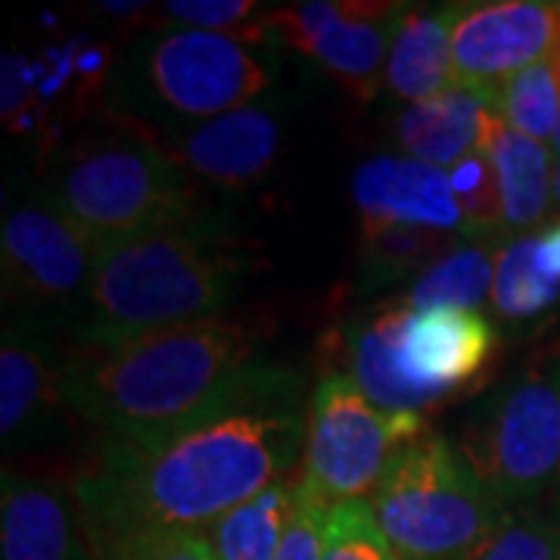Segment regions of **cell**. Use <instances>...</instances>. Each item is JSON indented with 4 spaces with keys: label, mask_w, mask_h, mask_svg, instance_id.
Listing matches in <instances>:
<instances>
[{
    "label": "cell",
    "mask_w": 560,
    "mask_h": 560,
    "mask_svg": "<svg viewBox=\"0 0 560 560\" xmlns=\"http://www.w3.org/2000/svg\"><path fill=\"white\" fill-rule=\"evenodd\" d=\"M302 445V383L271 364L212 418L156 442L103 440L72 480L97 560L156 529H206L287 480Z\"/></svg>",
    "instance_id": "6da1fadb"
},
{
    "label": "cell",
    "mask_w": 560,
    "mask_h": 560,
    "mask_svg": "<svg viewBox=\"0 0 560 560\" xmlns=\"http://www.w3.org/2000/svg\"><path fill=\"white\" fill-rule=\"evenodd\" d=\"M275 320L261 312L156 330L113 349L66 355L62 399L103 440L156 442L212 418L275 361L261 349Z\"/></svg>",
    "instance_id": "7a4b0ae2"
},
{
    "label": "cell",
    "mask_w": 560,
    "mask_h": 560,
    "mask_svg": "<svg viewBox=\"0 0 560 560\" xmlns=\"http://www.w3.org/2000/svg\"><path fill=\"white\" fill-rule=\"evenodd\" d=\"M253 271L241 237L215 215L103 246L72 315L79 349H113L156 330L228 315Z\"/></svg>",
    "instance_id": "3957f363"
},
{
    "label": "cell",
    "mask_w": 560,
    "mask_h": 560,
    "mask_svg": "<svg viewBox=\"0 0 560 560\" xmlns=\"http://www.w3.org/2000/svg\"><path fill=\"white\" fill-rule=\"evenodd\" d=\"M44 194L101 249L200 215L194 178L143 125L69 143L50 162Z\"/></svg>",
    "instance_id": "277c9868"
},
{
    "label": "cell",
    "mask_w": 560,
    "mask_h": 560,
    "mask_svg": "<svg viewBox=\"0 0 560 560\" xmlns=\"http://www.w3.org/2000/svg\"><path fill=\"white\" fill-rule=\"evenodd\" d=\"M275 79L278 62L265 44L237 32L165 28L128 47L113 75V94L140 125L175 131L261 101Z\"/></svg>",
    "instance_id": "5b68a950"
},
{
    "label": "cell",
    "mask_w": 560,
    "mask_h": 560,
    "mask_svg": "<svg viewBox=\"0 0 560 560\" xmlns=\"http://www.w3.org/2000/svg\"><path fill=\"white\" fill-rule=\"evenodd\" d=\"M371 508L401 560H460L508 514L458 448L430 430L393 455Z\"/></svg>",
    "instance_id": "8992f818"
},
{
    "label": "cell",
    "mask_w": 560,
    "mask_h": 560,
    "mask_svg": "<svg viewBox=\"0 0 560 560\" xmlns=\"http://www.w3.org/2000/svg\"><path fill=\"white\" fill-rule=\"evenodd\" d=\"M460 458L514 511L560 477V361H536L492 386L460 427Z\"/></svg>",
    "instance_id": "52a82bcc"
},
{
    "label": "cell",
    "mask_w": 560,
    "mask_h": 560,
    "mask_svg": "<svg viewBox=\"0 0 560 560\" xmlns=\"http://www.w3.org/2000/svg\"><path fill=\"white\" fill-rule=\"evenodd\" d=\"M423 433V415L383 411L349 374H327L308 401L302 482L324 504L371 499L393 455Z\"/></svg>",
    "instance_id": "ba28073f"
},
{
    "label": "cell",
    "mask_w": 560,
    "mask_h": 560,
    "mask_svg": "<svg viewBox=\"0 0 560 560\" xmlns=\"http://www.w3.org/2000/svg\"><path fill=\"white\" fill-rule=\"evenodd\" d=\"M101 246L84 237L44 190L3 215L0 271L13 312L44 320V312L75 315L94 278Z\"/></svg>",
    "instance_id": "9c48e42d"
},
{
    "label": "cell",
    "mask_w": 560,
    "mask_h": 560,
    "mask_svg": "<svg viewBox=\"0 0 560 560\" xmlns=\"http://www.w3.org/2000/svg\"><path fill=\"white\" fill-rule=\"evenodd\" d=\"M405 10V3L305 0L259 16V35L265 44L293 47L355 91L371 94L386 72L389 44Z\"/></svg>",
    "instance_id": "30bf717a"
},
{
    "label": "cell",
    "mask_w": 560,
    "mask_h": 560,
    "mask_svg": "<svg viewBox=\"0 0 560 560\" xmlns=\"http://www.w3.org/2000/svg\"><path fill=\"white\" fill-rule=\"evenodd\" d=\"M558 50V0L452 3V84L499 91Z\"/></svg>",
    "instance_id": "8fae6325"
},
{
    "label": "cell",
    "mask_w": 560,
    "mask_h": 560,
    "mask_svg": "<svg viewBox=\"0 0 560 560\" xmlns=\"http://www.w3.org/2000/svg\"><path fill=\"white\" fill-rule=\"evenodd\" d=\"M143 128L190 178L237 190L271 172L283 140V106L278 101H256L219 119L175 131H156L150 125Z\"/></svg>",
    "instance_id": "7c38bea8"
},
{
    "label": "cell",
    "mask_w": 560,
    "mask_h": 560,
    "mask_svg": "<svg viewBox=\"0 0 560 560\" xmlns=\"http://www.w3.org/2000/svg\"><path fill=\"white\" fill-rule=\"evenodd\" d=\"M0 560H97L72 482L3 467Z\"/></svg>",
    "instance_id": "4fadbf2b"
},
{
    "label": "cell",
    "mask_w": 560,
    "mask_h": 560,
    "mask_svg": "<svg viewBox=\"0 0 560 560\" xmlns=\"http://www.w3.org/2000/svg\"><path fill=\"white\" fill-rule=\"evenodd\" d=\"M495 349V324L480 308H430L408 318L399 364L415 386L448 401L464 386L480 383Z\"/></svg>",
    "instance_id": "5bb4252c"
},
{
    "label": "cell",
    "mask_w": 560,
    "mask_h": 560,
    "mask_svg": "<svg viewBox=\"0 0 560 560\" xmlns=\"http://www.w3.org/2000/svg\"><path fill=\"white\" fill-rule=\"evenodd\" d=\"M62 371L66 355L47 337L44 320L7 312L0 346V436L7 448L38 440L44 423L66 408Z\"/></svg>",
    "instance_id": "9a60e30c"
},
{
    "label": "cell",
    "mask_w": 560,
    "mask_h": 560,
    "mask_svg": "<svg viewBox=\"0 0 560 560\" xmlns=\"http://www.w3.org/2000/svg\"><path fill=\"white\" fill-rule=\"evenodd\" d=\"M352 197L361 219L420 224L464 237V219L448 172L436 165L408 156H377L355 172Z\"/></svg>",
    "instance_id": "2e32d148"
},
{
    "label": "cell",
    "mask_w": 560,
    "mask_h": 560,
    "mask_svg": "<svg viewBox=\"0 0 560 560\" xmlns=\"http://www.w3.org/2000/svg\"><path fill=\"white\" fill-rule=\"evenodd\" d=\"M415 312L405 300L381 302L371 312H361L346 330L352 381L368 399L383 411L396 415H423L427 408H440L442 401L405 377L399 364V342L408 318Z\"/></svg>",
    "instance_id": "e0dca14e"
},
{
    "label": "cell",
    "mask_w": 560,
    "mask_h": 560,
    "mask_svg": "<svg viewBox=\"0 0 560 560\" xmlns=\"http://www.w3.org/2000/svg\"><path fill=\"white\" fill-rule=\"evenodd\" d=\"M499 106V91L452 84L430 101L411 103L396 119V143L408 160L452 168L482 147L489 113Z\"/></svg>",
    "instance_id": "ac0fdd59"
},
{
    "label": "cell",
    "mask_w": 560,
    "mask_h": 560,
    "mask_svg": "<svg viewBox=\"0 0 560 560\" xmlns=\"http://www.w3.org/2000/svg\"><path fill=\"white\" fill-rule=\"evenodd\" d=\"M383 81L393 97L430 101L452 88V3L408 7L389 44Z\"/></svg>",
    "instance_id": "d6986e66"
},
{
    "label": "cell",
    "mask_w": 560,
    "mask_h": 560,
    "mask_svg": "<svg viewBox=\"0 0 560 560\" xmlns=\"http://www.w3.org/2000/svg\"><path fill=\"white\" fill-rule=\"evenodd\" d=\"M482 150L495 165L504 200V228H529L548 212L551 200V153L545 143L514 131L499 116L489 113L482 131Z\"/></svg>",
    "instance_id": "ffe728a7"
},
{
    "label": "cell",
    "mask_w": 560,
    "mask_h": 560,
    "mask_svg": "<svg viewBox=\"0 0 560 560\" xmlns=\"http://www.w3.org/2000/svg\"><path fill=\"white\" fill-rule=\"evenodd\" d=\"M460 234L433 231L420 224L399 221L361 219V275L359 290L371 293L377 287H389L415 271H427L448 253L458 249Z\"/></svg>",
    "instance_id": "44dd1931"
},
{
    "label": "cell",
    "mask_w": 560,
    "mask_h": 560,
    "mask_svg": "<svg viewBox=\"0 0 560 560\" xmlns=\"http://www.w3.org/2000/svg\"><path fill=\"white\" fill-rule=\"evenodd\" d=\"M296 474L206 526L215 560H275L293 508Z\"/></svg>",
    "instance_id": "7402d4cb"
},
{
    "label": "cell",
    "mask_w": 560,
    "mask_h": 560,
    "mask_svg": "<svg viewBox=\"0 0 560 560\" xmlns=\"http://www.w3.org/2000/svg\"><path fill=\"white\" fill-rule=\"evenodd\" d=\"M492 278L495 268L482 246H458L433 268H427L401 300L411 312L477 308L486 296H492Z\"/></svg>",
    "instance_id": "603a6c76"
},
{
    "label": "cell",
    "mask_w": 560,
    "mask_h": 560,
    "mask_svg": "<svg viewBox=\"0 0 560 560\" xmlns=\"http://www.w3.org/2000/svg\"><path fill=\"white\" fill-rule=\"evenodd\" d=\"M560 296V280L548 278L536 259V241L521 237L504 243L495 256L492 305L501 318L526 320L548 312Z\"/></svg>",
    "instance_id": "cb8c5ba5"
},
{
    "label": "cell",
    "mask_w": 560,
    "mask_h": 560,
    "mask_svg": "<svg viewBox=\"0 0 560 560\" xmlns=\"http://www.w3.org/2000/svg\"><path fill=\"white\" fill-rule=\"evenodd\" d=\"M499 116L526 138H555L560 125V50L499 88Z\"/></svg>",
    "instance_id": "d4e9b609"
},
{
    "label": "cell",
    "mask_w": 560,
    "mask_h": 560,
    "mask_svg": "<svg viewBox=\"0 0 560 560\" xmlns=\"http://www.w3.org/2000/svg\"><path fill=\"white\" fill-rule=\"evenodd\" d=\"M448 180L464 219V241H477L504 231V200L495 165L486 150H474L448 168Z\"/></svg>",
    "instance_id": "484cf974"
},
{
    "label": "cell",
    "mask_w": 560,
    "mask_h": 560,
    "mask_svg": "<svg viewBox=\"0 0 560 560\" xmlns=\"http://www.w3.org/2000/svg\"><path fill=\"white\" fill-rule=\"evenodd\" d=\"M320 560H401L386 539L371 499H349L330 504L324 555Z\"/></svg>",
    "instance_id": "4316f807"
},
{
    "label": "cell",
    "mask_w": 560,
    "mask_h": 560,
    "mask_svg": "<svg viewBox=\"0 0 560 560\" xmlns=\"http://www.w3.org/2000/svg\"><path fill=\"white\" fill-rule=\"evenodd\" d=\"M560 529L526 511H508L460 560H558Z\"/></svg>",
    "instance_id": "83f0119b"
},
{
    "label": "cell",
    "mask_w": 560,
    "mask_h": 560,
    "mask_svg": "<svg viewBox=\"0 0 560 560\" xmlns=\"http://www.w3.org/2000/svg\"><path fill=\"white\" fill-rule=\"evenodd\" d=\"M327 511H330V504H324L302 482V474H296L290 521H287L275 560H320V555H324V533H327Z\"/></svg>",
    "instance_id": "f1b7e54d"
},
{
    "label": "cell",
    "mask_w": 560,
    "mask_h": 560,
    "mask_svg": "<svg viewBox=\"0 0 560 560\" xmlns=\"http://www.w3.org/2000/svg\"><path fill=\"white\" fill-rule=\"evenodd\" d=\"M101 560H215L206 529H156L109 548Z\"/></svg>",
    "instance_id": "f546056e"
},
{
    "label": "cell",
    "mask_w": 560,
    "mask_h": 560,
    "mask_svg": "<svg viewBox=\"0 0 560 560\" xmlns=\"http://www.w3.org/2000/svg\"><path fill=\"white\" fill-rule=\"evenodd\" d=\"M259 16L256 0H168L162 3L165 22H178L184 28H200V32H221V35H231L228 28L259 20Z\"/></svg>",
    "instance_id": "4dcf8cb0"
},
{
    "label": "cell",
    "mask_w": 560,
    "mask_h": 560,
    "mask_svg": "<svg viewBox=\"0 0 560 560\" xmlns=\"http://www.w3.org/2000/svg\"><path fill=\"white\" fill-rule=\"evenodd\" d=\"M536 259L548 278L560 280V221L536 237Z\"/></svg>",
    "instance_id": "1f68e13d"
},
{
    "label": "cell",
    "mask_w": 560,
    "mask_h": 560,
    "mask_svg": "<svg viewBox=\"0 0 560 560\" xmlns=\"http://www.w3.org/2000/svg\"><path fill=\"white\" fill-rule=\"evenodd\" d=\"M103 10L113 13V16H135V13L147 10V3H103Z\"/></svg>",
    "instance_id": "d6a6232c"
},
{
    "label": "cell",
    "mask_w": 560,
    "mask_h": 560,
    "mask_svg": "<svg viewBox=\"0 0 560 560\" xmlns=\"http://www.w3.org/2000/svg\"><path fill=\"white\" fill-rule=\"evenodd\" d=\"M555 197L560 200V168H558V175H555Z\"/></svg>",
    "instance_id": "836d02e7"
},
{
    "label": "cell",
    "mask_w": 560,
    "mask_h": 560,
    "mask_svg": "<svg viewBox=\"0 0 560 560\" xmlns=\"http://www.w3.org/2000/svg\"><path fill=\"white\" fill-rule=\"evenodd\" d=\"M551 140H555V150L560 153V125H558V131H555V138H551Z\"/></svg>",
    "instance_id": "e575fe53"
},
{
    "label": "cell",
    "mask_w": 560,
    "mask_h": 560,
    "mask_svg": "<svg viewBox=\"0 0 560 560\" xmlns=\"http://www.w3.org/2000/svg\"><path fill=\"white\" fill-rule=\"evenodd\" d=\"M558 560H560V545H558Z\"/></svg>",
    "instance_id": "d590c367"
}]
</instances>
